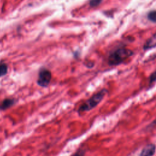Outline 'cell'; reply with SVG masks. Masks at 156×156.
<instances>
[{
    "mask_svg": "<svg viewBox=\"0 0 156 156\" xmlns=\"http://www.w3.org/2000/svg\"><path fill=\"white\" fill-rule=\"evenodd\" d=\"M156 152V146L154 143L146 144L141 151L140 156H154Z\"/></svg>",
    "mask_w": 156,
    "mask_h": 156,
    "instance_id": "obj_4",
    "label": "cell"
},
{
    "mask_svg": "<svg viewBox=\"0 0 156 156\" xmlns=\"http://www.w3.org/2000/svg\"><path fill=\"white\" fill-rule=\"evenodd\" d=\"M86 149L83 147H80L71 156H85L86 154Z\"/></svg>",
    "mask_w": 156,
    "mask_h": 156,
    "instance_id": "obj_8",
    "label": "cell"
},
{
    "mask_svg": "<svg viewBox=\"0 0 156 156\" xmlns=\"http://www.w3.org/2000/svg\"><path fill=\"white\" fill-rule=\"evenodd\" d=\"M156 44L154 43V41H153L152 39H150L149 40L147 41L145 43V44L144 45V49H150L152 47H154V46H155Z\"/></svg>",
    "mask_w": 156,
    "mask_h": 156,
    "instance_id": "obj_9",
    "label": "cell"
},
{
    "mask_svg": "<svg viewBox=\"0 0 156 156\" xmlns=\"http://www.w3.org/2000/svg\"><path fill=\"white\" fill-rule=\"evenodd\" d=\"M102 1V0H90L89 4L91 7H94L99 5Z\"/></svg>",
    "mask_w": 156,
    "mask_h": 156,
    "instance_id": "obj_10",
    "label": "cell"
},
{
    "mask_svg": "<svg viewBox=\"0 0 156 156\" xmlns=\"http://www.w3.org/2000/svg\"><path fill=\"white\" fill-rule=\"evenodd\" d=\"M7 65L5 63H0V77L4 76L7 73Z\"/></svg>",
    "mask_w": 156,
    "mask_h": 156,
    "instance_id": "obj_7",
    "label": "cell"
},
{
    "mask_svg": "<svg viewBox=\"0 0 156 156\" xmlns=\"http://www.w3.org/2000/svg\"><path fill=\"white\" fill-rule=\"evenodd\" d=\"M108 91L105 88L99 91L94 94L88 99L82 103L77 109V113L80 114L83 112H87L94 108L104 98Z\"/></svg>",
    "mask_w": 156,
    "mask_h": 156,
    "instance_id": "obj_1",
    "label": "cell"
},
{
    "mask_svg": "<svg viewBox=\"0 0 156 156\" xmlns=\"http://www.w3.org/2000/svg\"><path fill=\"white\" fill-rule=\"evenodd\" d=\"M17 102V100L15 98H6L0 102V111H4L13 105Z\"/></svg>",
    "mask_w": 156,
    "mask_h": 156,
    "instance_id": "obj_5",
    "label": "cell"
},
{
    "mask_svg": "<svg viewBox=\"0 0 156 156\" xmlns=\"http://www.w3.org/2000/svg\"><path fill=\"white\" fill-rule=\"evenodd\" d=\"M133 54V51L128 48H117L110 53L108 57V64L110 66L119 65Z\"/></svg>",
    "mask_w": 156,
    "mask_h": 156,
    "instance_id": "obj_2",
    "label": "cell"
},
{
    "mask_svg": "<svg viewBox=\"0 0 156 156\" xmlns=\"http://www.w3.org/2000/svg\"><path fill=\"white\" fill-rule=\"evenodd\" d=\"M149 83H152L153 82L156 81V70L154 71L149 76Z\"/></svg>",
    "mask_w": 156,
    "mask_h": 156,
    "instance_id": "obj_11",
    "label": "cell"
},
{
    "mask_svg": "<svg viewBox=\"0 0 156 156\" xmlns=\"http://www.w3.org/2000/svg\"><path fill=\"white\" fill-rule=\"evenodd\" d=\"M147 17L150 21L152 23H156V10L150 11L147 13Z\"/></svg>",
    "mask_w": 156,
    "mask_h": 156,
    "instance_id": "obj_6",
    "label": "cell"
},
{
    "mask_svg": "<svg viewBox=\"0 0 156 156\" xmlns=\"http://www.w3.org/2000/svg\"><path fill=\"white\" fill-rule=\"evenodd\" d=\"M51 79V73L46 69H42L38 74L37 84L42 87H46L50 83Z\"/></svg>",
    "mask_w": 156,
    "mask_h": 156,
    "instance_id": "obj_3",
    "label": "cell"
}]
</instances>
